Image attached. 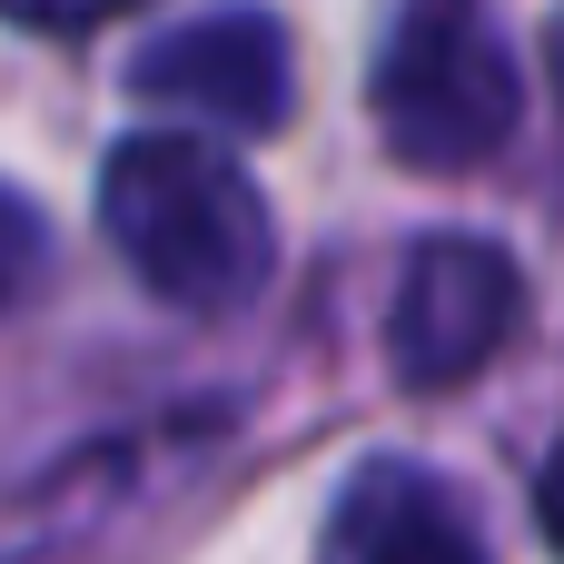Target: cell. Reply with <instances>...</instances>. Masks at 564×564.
Instances as JSON below:
<instances>
[{
	"label": "cell",
	"instance_id": "obj_5",
	"mask_svg": "<svg viewBox=\"0 0 564 564\" xmlns=\"http://www.w3.org/2000/svg\"><path fill=\"white\" fill-rule=\"evenodd\" d=\"M317 564H496V555H486V525L466 516V496L436 466L367 456L327 506Z\"/></svg>",
	"mask_w": 564,
	"mask_h": 564
},
{
	"label": "cell",
	"instance_id": "obj_4",
	"mask_svg": "<svg viewBox=\"0 0 564 564\" xmlns=\"http://www.w3.org/2000/svg\"><path fill=\"white\" fill-rule=\"evenodd\" d=\"M129 89L159 119H188V129H218V139H268L297 109V40L258 0H218V10H188L178 30L149 40Z\"/></svg>",
	"mask_w": 564,
	"mask_h": 564
},
{
	"label": "cell",
	"instance_id": "obj_8",
	"mask_svg": "<svg viewBox=\"0 0 564 564\" xmlns=\"http://www.w3.org/2000/svg\"><path fill=\"white\" fill-rule=\"evenodd\" d=\"M535 525H545V545L564 555V436H555V456H545V476H535Z\"/></svg>",
	"mask_w": 564,
	"mask_h": 564
},
{
	"label": "cell",
	"instance_id": "obj_3",
	"mask_svg": "<svg viewBox=\"0 0 564 564\" xmlns=\"http://www.w3.org/2000/svg\"><path fill=\"white\" fill-rule=\"evenodd\" d=\"M516 327H525V268L496 238L436 228V238L406 248V278L387 297V367H397V387L446 397V387L486 377Z\"/></svg>",
	"mask_w": 564,
	"mask_h": 564
},
{
	"label": "cell",
	"instance_id": "obj_1",
	"mask_svg": "<svg viewBox=\"0 0 564 564\" xmlns=\"http://www.w3.org/2000/svg\"><path fill=\"white\" fill-rule=\"evenodd\" d=\"M99 228H109L119 268L188 317H228L278 278V218H268L258 178L188 129H139L109 149Z\"/></svg>",
	"mask_w": 564,
	"mask_h": 564
},
{
	"label": "cell",
	"instance_id": "obj_6",
	"mask_svg": "<svg viewBox=\"0 0 564 564\" xmlns=\"http://www.w3.org/2000/svg\"><path fill=\"white\" fill-rule=\"evenodd\" d=\"M40 278H50V218L20 188H0V307H20Z\"/></svg>",
	"mask_w": 564,
	"mask_h": 564
},
{
	"label": "cell",
	"instance_id": "obj_2",
	"mask_svg": "<svg viewBox=\"0 0 564 564\" xmlns=\"http://www.w3.org/2000/svg\"><path fill=\"white\" fill-rule=\"evenodd\" d=\"M367 99H377V139L406 169H476L516 139L525 69L486 0H397Z\"/></svg>",
	"mask_w": 564,
	"mask_h": 564
},
{
	"label": "cell",
	"instance_id": "obj_9",
	"mask_svg": "<svg viewBox=\"0 0 564 564\" xmlns=\"http://www.w3.org/2000/svg\"><path fill=\"white\" fill-rule=\"evenodd\" d=\"M545 50H555V89H564V20H555V40H545Z\"/></svg>",
	"mask_w": 564,
	"mask_h": 564
},
{
	"label": "cell",
	"instance_id": "obj_7",
	"mask_svg": "<svg viewBox=\"0 0 564 564\" xmlns=\"http://www.w3.org/2000/svg\"><path fill=\"white\" fill-rule=\"evenodd\" d=\"M119 10H139V0H0V20H10V30H40V40H79V30H109Z\"/></svg>",
	"mask_w": 564,
	"mask_h": 564
}]
</instances>
